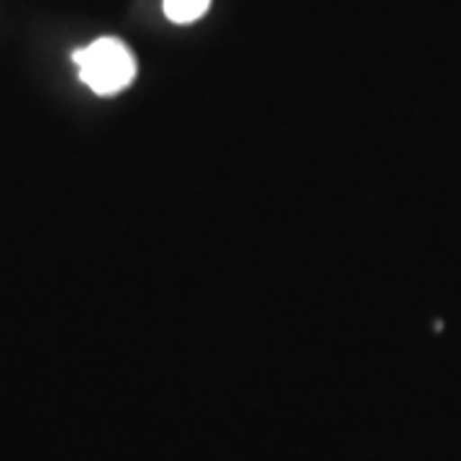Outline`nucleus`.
<instances>
[{"mask_svg": "<svg viewBox=\"0 0 461 461\" xmlns=\"http://www.w3.org/2000/svg\"><path fill=\"white\" fill-rule=\"evenodd\" d=\"M211 0H165V14L175 23H193L205 16Z\"/></svg>", "mask_w": 461, "mask_h": 461, "instance_id": "2", "label": "nucleus"}, {"mask_svg": "<svg viewBox=\"0 0 461 461\" xmlns=\"http://www.w3.org/2000/svg\"><path fill=\"white\" fill-rule=\"evenodd\" d=\"M75 62L80 67V80L98 95H113L129 87L136 75L131 51L118 39H98L90 47L75 51Z\"/></svg>", "mask_w": 461, "mask_h": 461, "instance_id": "1", "label": "nucleus"}]
</instances>
